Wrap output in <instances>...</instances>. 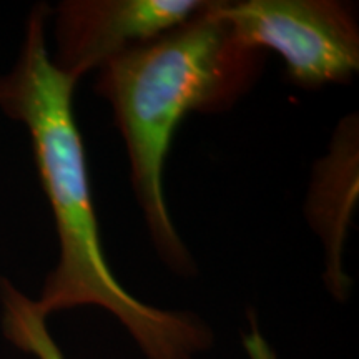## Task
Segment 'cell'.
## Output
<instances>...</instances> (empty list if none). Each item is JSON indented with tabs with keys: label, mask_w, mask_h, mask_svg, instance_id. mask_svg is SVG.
Here are the masks:
<instances>
[{
	"label": "cell",
	"mask_w": 359,
	"mask_h": 359,
	"mask_svg": "<svg viewBox=\"0 0 359 359\" xmlns=\"http://www.w3.org/2000/svg\"><path fill=\"white\" fill-rule=\"evenodd\" d=\"M48 17L47 6L32 8L15 65L0 77V109L30 135L58 236L57 266L35 306L45 318L70 308L100 306L118 318L148 359H191L212 344L208 326L191 313L148 306L116 281L107 263L74 111L79 82L53 65Z\"/></svg>",
	"instance_id": "cell-1"
},
{
	"label": "cell",
	"mask_w": 359,
	"mask_h": 359,
	"mask_svg": "<svg viewBox=\"0 0 359 359\" xmlns=\"http://www.w3.org/2000/svg\"><path fill=\"white\" fill-rule=\"evenodd\" d=\"M222 6L223 0H210L187 24L97 70L95 92L114 111L151 243L180 276L195 275L196 264L165 198L173 135L188 115L231 110L257 85L268 57L236 37Z\"/></svg>",
	"instance_id": "cell-2"
},
{
	"label": "cell",
	"mask_w": 359,
	"mask_h": 359,
	"mask_svg": "<svg viewBox=\"0 0 359 359\" xmlns=\"http://www.w3.org/2000/svg\"><path fill=\"white\" fill-rule=\"evenodd\" d=\"M222 13L245 45L278 53L298 87L344 85L358 74L359 24L346 2L240 0L223 2Z\"/></svg>",
	"instance_id": "cell-3"
},
{
	"label": "cell",
	"mask_w": 359,
	"mask_h": 359,
	"mask_svg": "<svg viewBox=\"0 0 359 359\" xmlns=\"http://www.w3.org/2000/svg\"><path fill=\"white\" fill-rule=\"evenodd\" d=\"M210 0H65L53 17V65L75 82L187 24Z\"/></svg>",
	"instance_id": "cell-4"
},
{
	"label": "cell",
	"mask_w": 359,
	"mask_h": 359,
	"mask_svg": "<svg viewBox=\"0 0 359 359\" xmlns=\"http://www.w3.org/2000/svg\"><path fill=\"white\" fill-rule=\"evenodd\" d=\"M358 115L344 116L330 151L314 165L306 200V218L325 248V281L336 298H344L349 278L343 250L358 201L359 167Z\"/></svg>",
	"instance_id": "cell-5"
},
{
	"label": "cell",
	"mask_w": 359,
	"mask_h": 359,
	"mask_svg": "<svg viewBox=\"0 0 359 359\" xmlns=\"http://www.w3.org/2000/svg\"><path fill=\"white\" fill-rule=\"evenodd\" d=\"M2 330L11 343L37 359H64L48 333L47 318L39 311L34 299L20 293L11 281L0 276Z\"/></svg>",
	"instance_id": "cell-6"
},
{
	"label": "cell",
	"mask_w": 359,
	"mask_h": 359,
	"mask_svg": "<svg viewBox=\"0 0 359 359\" xmlns=\"http://www.w3.org/2000/svg\"><path fill=\"white\" fill-rule=\"evenodd\" d=\"M243 344L250 359H276L275 351L269 348L266 339H264L263 334L259 333L257 321L251 320V330L248 334H245Z\"/></svg>",
	"instance_id": "cell-7"
}]
</instances>
